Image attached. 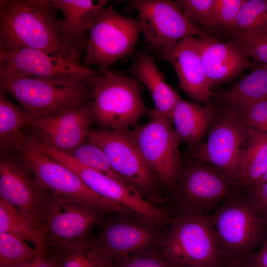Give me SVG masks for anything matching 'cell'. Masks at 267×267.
Returning <instances> with one entry per match:
<instances>
[{
	"mask_svg": "<svg viewBox=\"0 0 267 267\" xmlns=\"http://www.w3.org/2000/svg\"><path fill=\"white\" fill-rule=\"evenodd\" d=\"M56 10L49 0H0V50L31 48L63 57Z\"/></svg>",
	"mask_w": 267,
	"mask_h": 267,
	"instance_id": "cell-1",
	"label": "cell"
},
{
	"mask_svg": "<svg viewBox=\"0 0 267 267\" xmlns=\"http://www.w3.org/2000/svg\"><path fill=\"white\" fill-rule=\"evenodd\" d=\"M0 88L15 98L31 120L80 106L93 97L89 79L74 81L24 76L0 68Z\"/></svg>",
	"mask_w": 267,
	"mask_h": 267,
	"instance_id": "cell-2",
	"label": "cell"
},
{
	"mask_svg": "<svg viewBox=\"0 0 267 267\" xmlns=\"http://www.w3.org/2000/svg\"><path fill=\"white\" fill-rule=\"evenodd\" d=\"M161 244V256L173 267H224L209 216L179 212L172 218Z\"/></svg>",
	"mask_w": 267,
	"mask_h": 267,
	"instance_id": "cell-3",
	"label": "cell"
},
{
	"mask_svg": "<svg viewBox=\"0 0 267 267\" xmlns=\"http://www.w3.org/2000/svg\"><path fill=\"white\" fill-rule=\"evenodd\" d=\"M209 218L227 259L246 260L264 239L267 218L245 188L223 202Z\"/></svg>",
	"mask_w": 267,
	"mask_h": 267,
	"instance_id": "cell-4",
	"label": "cell"
},
{
	"mask_svg": "<svg viewBox=\"0 0 267 267\" xmlns=\"http://www.w3.org/2000/svg\"><path fill=\"white\" fill-rule=\"evenodd\" d=\"M93 75V123L99 129H122L138 125L148 110L134 78L106 70Z\"/></svg>",
	"mask_w": 267,
	"mask_h": 267,
	"instance_id": "cell-5",
	"label": "cell"
},
{
	"mask_svg": "<svg viewBox=\"0 0 267 267\" xmlns=\"http://www.w3.org/2000/svg\"><path fill=\"white\" fill-rule=\"evenodd\" d=\"M243 188L238 180L191 156L181 161L175 183L170 189L178 213L206 214Z\"/></svg>",
	"mask_w": 267,
	"mask_h": 267,
	"instance_id": "cell-6",
	"label": "cell"
},
{
	"mask_svg": "<svg viewBox=\"0 0 267 267\" xmlns=\"http://www.w3.org/2000/svg\"><path fill=\"white\" fill-rule=\"evenodd\" d=\"M16 150L22 162L33 174L36 184L47 193L79 201L104 213L132 214L125 207L95 193L73 171L45 154L24 144Z\"/></svg>",
	"mask_w": 267,
	"mask_h": 267,
	"instance_id": "cell-7",
	"label": "cell"
},
{
	"mask_svg": "<svg viewBox=\"0 0 267 267\" xmlns=\"http://www.w3.org/2000/svg\"><path fill=\"white\" fill-rule=\"evenodd\" d=\"M127 129L91 130L87 140L105 153L112 168L125 182L149 202H157L162 199L161 182L143 158Z\"/></svg>",
	"mask_w": 267,
	"mask_h": 267,
	"instance_id": "cell-8",
	"label": "cell"
},
{
	"mask_svg": "<svg viewBox=\"0 0 267 267\" xmlns=\"http://www.w3.org/2000/svg\"><path fill=\"white\" fill-rule=\"evenodd\" d=\"M104 213L84 203L48 193L41 229L51 253L69 250L90 237Z\"/></svg>",
	"mask_w": 267,
	"mask_h": 267,
	"instance_id": "cell-9",
	"label": "cell"
},
{
	"mask_svg": "<svg viewBox=\"0 0 267 267\" xmlns=\"http://www.w3.org/2000/svg\"><path fill=\"white\" fill-rule=\"evenodd\" d=\"M141 31L138 19L123 16L108 5L89 32L85 66L97 65L101 71L108 70L116 61L133 53Z\"/></svg>",
	"mask_w": 267,
	"mask_h": 267,
	"instance_id": "cell-10",
	"label": "cell"
},
{
	"mask_svg": "<svg viewBox=\"0 0 267 267\" xmlns=\"http://www.w3.org/2000/svg\"><path fill=\"white\" fill-rule=\"evenodd\" d=\"M148 121L128 133L143 158L160 182L173 186L181 163L179 142L172 120L155 109L149 110Z\"/></svg>",
	"mask_w": 267,
	"mask_h": 267,
	"instance_id": "cell-11",
	"label": "cell"
},
{
	"mask_svg": "<svg viewBox=\"0 0 267 267\" xmlns=\"http://www.w3.org/2000/svg\"><path fill=\"white\" fill-rule=\"evenodd\" d=\"M248 133V127L237 113L217 107L206 140L192 151L191 156L217 168L239 181Z\"/></svg>",
	"mask_w": 267,
	"mask_h": 267,
	"instance_id": "cell-12",
	"label": "cell"
},
{
	"mask_svg": "<svg viewBox=\"0 0 267 267\" xmlns=\"http://www.w3.org/2000/svg\"><path fill=\"white\" fill-rule=\"evenodd\" d=\"M129 3L138 12L146 43L157 53L186 37L210 36L196 27L175 1L133 0Z\"/></svg>",
	"mask_w": 267,
	"mask_h": 267,
	"instance_id": "cell-13",
	"label": "cell"
},
{
	"mask_svg": "<svg viewBox=\"0 0 267 267\" xmlns=\"http://www.w3.org/2000/svg\"><path fill=\"white\" fill-rule=\"evenodd\" d=\"M93 99L77 107L36 120L27 137L68 154L87 140L93 123Z\"/></svg>",
	"mask_w": 267,
	"mask_h": 267,
	"instance_id": "cell-14",
	"label": "cell"
},
{
	"mask_svg": "<svg viewBox=\"0 0 267 267\" xmlns=\"http://www.w3.org/2000/svg\"><path fill=\"white\" fill-rule=\"evenodd\" d=\"M0 68L27 77L74 81L87 80L100 72L64 57L31 48L0 50Z\"/></svg>",
	"mask_w": 267,
	"mask_h": 267,
	"instance_id": "cell-15",
	"label": "cell"
},
{
	"mask_svg": "<svg viewBox=\"0 0 267 267\" xmlns=\"http://www.w3.org/2000/svg\"><path fill=\"white\" fill-rule=\"evenodd\" d=\"M47 195L29 178L22 164L12 156H1L0 198L14 206L40 229Z\"/></svg>",
	"mask_w": 267,
	"mask_h": 267,
	"instance_id": "cell-16",
	"label": "cell"
},
{
	"mask_svg": "<svg viewBox=\"0 0 267 267\" xmlns=\"http://www.w3.org/2000/svg\"><path fill=\"white\" fill-rule=\"evenodd\" d=\"M63 14L60 36L61 55L80 64L88 42V33L109 0H51Z\"/></svg>",
	"mask_w": 267,
	"mask_h": 267,
	"instance_id": "cell-17",
	"label": "cell"
},
{
	"mask_svg": "<svg viewBox=\"0 0 267 267\" xmlns=\"http://www.w3.org/2000/svg\"><path fill=\"white\" fill-rule=\"evenodd\" d=\"M158 53L174 67L180 87L193 100L205 105L211 102L214 92L203 66L196 37L184 38Z\"/></svg>",
	"mask_w": 267,
	"mask_h": 267,
	"instance_id": "cell-18",
	"label": "cell"
},
{
	"mask_svg": "<svg viewBox=\"0 0 267 267\" xmlns=\"http://www.w3.org/2000/svg\"><path fill=\"white\" fill-rule=\"evenodd\" d=\"M103 225L101 232L94 239L112 261L154 249L155 246L162 244L164 237L159 236L151 226L124 218L113 219Z\"/></svg>",
	"mask_w": 267,
	"mask_h": 267,
	"instance_id": "cell-19",
	"label": "cell"
},
{
	"mask_svg": "<svg viewBox=\"0 0 267 267\" xmlns=\"http://www.w3.org/2000/svg\"><path fill=\"white\" fill-rule=\"evenodd\" d=\"M202 63L211 88L228 83L261 64L250 59L235 44L211 35L197 38Z\"/></svg>",
	"mask_w": 267,
	"mask_h": 267,
	"instance_id": "cell-20",
	"label": "cell"
},
{
	"mask_svg": "<svg viewBox=\"0 0 267 267\" xmlns=\"http://www.w3.org/2000/svg\"><path fill=\"white\" fill-rule=\"evenodd\" d=\"M217 113V107L212 102L202 106L181 98L171 118L179 143H185L192 151L199 148Z\"/></svg>",
	"mask_w": 267,
	"mask_h": 267,
	"instance_id": "cell-21",
	"label": "cell"
},
{
	"mask_svg": "<svg viewBox=\"0 0 267 267\" xmlns=\"http://www.w3.org/2000/svg\"><path fill=\"white\" fill-rule=\"evenodd\" d=\"M129 71L148 89L155 109L171 120L174 109L181 98L166 82L164 74L151 55L146 51L138 54Z\"/></svg>",
	"mask_w": 267,
	"mask_h": 267,
	"instance_id": "cell-22",
	"label": "cell"
},
{
	"mask_svg": "<svg viewBox=\"0 0 267 267\" xmlns=\"http://www.w3.org/2000/svg\"><path fill=\"white\" fill-rule=\"evenodd\" d=\"M267 96V65L260 64L229 88L214 92L213 103L239 116L252 104Z\"/></svg>",
	"mask_w": 267,
	"mask_h": 267,
	"instance_id": "cell-23",
	"label": "cell"
},
{
	"mask_svg": "<svg viewBox=\"0 0 267 267\" xmlns=\"http://www.w3.org/2000/svg\"><path fill=\"white\" fill-rule=\"evenodd\" d=\"M0 88V146L2 155L24 144L26 134L21 129L31 120L24 110L14 104Z\"/></svg>",
	"mask_w": 267,
	"mask_h": 267,
	"instance_id": "cell-24",
	"label": "cell"
},
{
	"mask_svg": "<svg viewBox=\"0 0 267 267\" xmlns=\"http://www.w3.org/2000/svg\"><path fill=\"white\" fill-rule=\"evenodd\" d=\"M248 137L241 164L239 182L244 188L254 185L267 168V134L248 127Z\"/></svg>",
	"mask_w": 267,
	"mask_h": 267,
	"instance_id": "cell-25",
	"label": "cell"
},
{
	"mask_svg": "<svg viewBox=\"0 0 267 267\" xmlns=\"http://www.w3.org/2000/svg\"><path fill=\"white\" fill-rule=\"evenodd\" d=\"M3 232L31 242L37 251L45 248L42 230L14 206L0 198V233Z\"/></svg>",
	"mask_w": 267,
	"mask_h": 267,
	"instance_id": "cell-26",
	"label": "cell"
},
{
	"mask_svg": "<svg viewBox=\"0 0 267 267\" xmlns=\"http://www.w3.org/2000/svg\"><path fill=\"white\" fill-rule=\"evenodd\" d=\"M50 253L56 267H114L112 260L91 237L69 250Z\"/></svg>",
	"mask_w": 267,
	"mask_h": 267,
	"instance_id": "cell-27",
	"label": "cell"
},
{
	"mask_svg": "<svg viewBox=\"0 0 267 267\" xmlns=\"http://www.w3.org/2000/svg\"><path fill=\"white\" fill-rule=\"evenodd\" d=\"M228 32L242 35L267 32V0H245Z\"/></svg>",
	"mask_w": 267,
	"mask_h": 267,
	"instance_id": "cell-28",
	"label": "cell"
},
{
	"mask_svg": "<svg viewBox=\"0 0 267 267\" xmlns=\"http://www.w3.org/2000/svg\"><path fill=\"white\" fill-rule=\"evenodd\" d=\"M37 250L13 234L0 233V267H17L35 258Z\"/></svg>",
	"mask_w": 267,
	"mask_h": 267,
	"instance_id": "cell-29",
	"label": "cell"
},
{
	"mask_svg": "<svg viewBox=\"0 0 267 267\" xmlns=\"http://www.w3.org/2000/svg\"><path fill=\"white\" fill-rule=\"evenodd\" d=\"M69 155L88 168L125 182L114 171L105 153L89 141L77 147Z\"/></svg>",
	"mask_w": 267,
	"mask_h": 267,
	"instance_id": "cell-30",
	"label": "cell"
},
{
	"mask_svg": "<svg viewBox=\"0 0 267 267\" xmlns=\"http://www.w3.org/2000/svg\"><path fill=\"white\" fill-rule=\"evenodd\" d=\"M225 34L228 41L238 45L252 61L267 65V32L252 35L228 32Z\"/></svg>",
	"mask_w": 267,
	"mask_h": 267,
	"instance_id": "cell-31",
	"label": "cell"
},
{
	"mask_svg": "<svg viewBox=\"0 0 267 267\" xmlns=\"http://www.w3.org/2000/svg\"><path fill=\"white\" fill-rule=\"evenodd\" d=\"M245 0H215L207 29L226 33L233 26Z\"/></svg>",
	"mask_w": 267,
	"mask_h": 267,
	"instance_id": "cell-32",
	"label": "cell"
},
{
	"mask_svg": "<svg viewBox=\"0 0 267 267\" xmlns=\"http://www.w3.org/2000/svg\"><path fill=\"white\" fill-rule=\"evenodd\" d=\"M175 2L195 26L198 24L208 28L215 0H177Z\"/></svg>",
	"mask_w": 267,
	"mask_h": 267,
	"instance_id": "cell-33",
	"label": "cell"
},
{
	"mask_svg": "<svg viewBox=\"0 0 267 267\" xmlns=\"http://www.w3.org/2000/svg\"><path fill=\"white\" fill-rule=\"evenodd\" d=\"M114 267H173L154 249L112 260Z\"/></svg>",
	"mask_w": 267,
	"mask_h": 267,
	"instance_id": "cell-34",
	"label": "cell"
},
{
	"mask_svg": "<svg viewBox=\"0 0 267 267\" xmlns=\"http://www.w3.org/2000/svg\"><path fill=\"white\" fill-rule=\"evenodd\" d=\"M240 117L248 127L260 130L267 123V96L252 104Z\"/></svg>",
	"mask_w": 267,
	"mask_h": 267,
	"instance_id": "cell-35",
	"label": "cell"
},
{
	"mask_svg": "<svg viewBox=\"0 0 267 267\" xmlns=\"http://www.w3.org/2000/svg\"><path fill=\"white\" fill-rule=\"evenodd\" d=\"M245 188L267 218V182Z\"/></svg>",
	"mask_w": 267,
	"mask_h": 267,
	"instance_id": "cell-36",
	"label": "cell"
},
{
	"mask_svg": "<svg viewBox=\"0 0 267 267\" xmlns=\"http://www.w3.org/2000/svg\"><path fill=\"white\" fill-rule=\"evenodd\" d=\"M33 267H56L53 257L46 249L37 251Z\"/></svg>",
	"mask_w": 267,
	"mask_h": 267,
	"instance_id": "cell-37",
	"label": "cell"
},
{
	"mask_svg": "<svg viewBox=\"0 0 267 267\" xmlns=\"http://www.w3.org/2000/svg\"><path fill=\"white\" fill-rule=\"evenodd\" d=\"M246 260L257 267H267V239L261 248Z\"/></svg>",
	"mask_w": 267,
	"mask_h": 267,
	"instance_id": "cell-38",
	"label": "cell"
},
{
	"mask_svg": "<svg viewBox=\"0 0 267 267\" xmlns=\"http://www.w3.org/2000/svg\"><path fill=\"white\" fill-rule=\"evenodd\" d=\"M224 267H241L240 262L234 259H227Z\"/></svg>",
	"mask_w": 267,
	"mask_h": 267,
	"instance_id": "cell-39",
	"label": "cell"
},
{
	"mask_svg": "<svg viewBox=\"0 0 267 267\" xmlns=\"http://www.w3.org/2000/svg\"><path fill=\"white\" fill-rule=\"evenodd\" d=\"M267 182V169L259 180L254 185H257Z\"/></svg>",
	"mask_w": 267,
	"mask_h": 267,
	"instance_id": "cell-40",
	"label": "cell"
},
{
	"mask_svg": "<svg viewBox=\"0 0 267 267\" xmlns=\"http://www.w3.org/2000/svg\"><path fill=\"white\" fill-rule=\"evenodd\" d=\"M241 267H257L248 260L240 262Z\"/></svg>",
	"mask_w": 267,
	"mask_h": 267,
	"instance_id": "cell-41",
	"label": "cell"
},
{
	"mask_svg": "<svg viewBox=\"0 0 267 267\" xmlns=\"http://www.w3.org/2000/svg\"><path fill=\"white\" fill-rule=\"evenodd\" d=\"M35 259V258H34ZM34 259L30 260L17 267H33L34 264Z\"/></svg>",
	"mask_w": 267,
	"mask_h": 267,
	"instance_id": "cell-42",
	"label": "cell"
},
{
	"mask_svg": "<svg viewBox=\"0 0 267 267\" xmlns=\"http://www.w3.org/2000/svg\"><path fill=\"white\" fill-rule=\"evenodd\" d=\"M259 131L267 134V123L264 126H263L260 130H259Z\"/></svg>",
	"mask_w": 267,
	"mask_h": 267,
	"instance_id": "cell-43",
	"label": "cell"
}]
</instances>
